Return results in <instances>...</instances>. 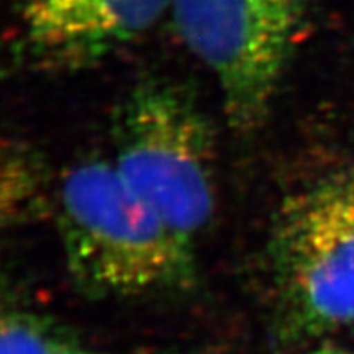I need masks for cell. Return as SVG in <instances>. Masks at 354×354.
I'll return each instance as SVG.
<instances>
[{"label": "cell", "instance_id": "cell-1", "mask_svg": "<svg viewBox=\"0 0 354 354\" xmlns=\"http://www.w3.org/2000/svg\"><path fill=\"white\" fill-rule=\"evenodd\" d=\"M55 201L66 266L91 297H133L194 282L196 250L136 196L112 159L69 167Z\"/></svg>", "mask_w": 354, "mask_h": 354}, {"label": "cell", "instance_id": "cell-2", "mask_svg": "<svg viewBox=\"0 0 354 354\" xmlns=\"http://www.w3.org/2000/svg\"><path fill=\"white\" fill-rule=\"evenodd\" d=\"M113 165L136 196L196 250L215 212V140L187 88L140 82L112 122Z\"/></svg>", "mask_w": 354, "mask_h": 354}, {"label": "cell", "instance_id": "cell-3", "mask_svg": "<svg viewBox=\"0 0 354 354\" xmlns=\"http://www.w3.org/2000/svg\"><path fill=\"white\" fill-rule=\"evenodd\" d=\"M268 254L282 342L354 322V171L292 194L276 215Z\"/></svg>", "mask_w": 354, "mask_h": 354}, {"label": "cell", "instance_id": "cell-4", "mask_svg": "<svg viewBox=\"0 0 354 354\" xmlns=\"http://www.w3.org/2000/svg\"><path fill=\"white\" fill-rule=\"evenodd\" d=\"M174 28L218 82L228 125L254 131L272 107L308 0H172Z\"/></svg>", "mask_w": 354, "mask_h": 354}, {"label": "cell", "instance_id": "cell-5", "mask_svg": "<svg viewBox=\"0 0 354 354\" xmlns=\"http://www.w3.org/2000/svg\"><path fill=\"white\" fill-rule=\"evenodd\" d=\"M172 0H17L19 41L38 66L76 69L148 32Z\"/></svg>", "mask_w": 354, "mask_h": 354}, {"label": "cell", "instance_id": "cell-6", "mask_svg": "<svg viewBox=\"0 0 354 354\" xmlns=\"http://www.w3.org/2000/svg\"><path fill=\"white\" fill-rule=\"evenodd\" d=\"M71 342L48 318L12 310L0 325V354H59Z\"/></svg>", "mask_w": 354, "mask_h": 354}, {"label": "cell", "instance_id": "cell-7", "mask_svg": "<svg viewBox=\"0 0 354 354\" xmlns=\"http://www.w3.org/2000/svg\"><path fill=\"white\" fill-rule=\"evenodd\" d=\"M43 172L38 158L26 153V149L12 148L10 156H6L3 166L2 210L3 216L12 220L32 214L33 205L43 192Z\"/></svg>", "mask_w": 354, "mask_h": 354}, {"label": "cell", "instance_id": "cell-8", "mask_svg": "<svg viewBox=\"0 0 354 354\" xmlns=\"http://www.w3.org/2000/svg\"><path fill=\"white\" fill-rule=\"evenodd\" d=\"M59 354H115V353H99V351H88V349H82L74 346L73 343L66 346ZM128 354H177V353H128Z\"/></svg>", "mask_w": 354, "mask_h": 354}, {"label": "cell", "instance_id": "cell-9", "mask_svg": "<svg viewBox=\"0 0 354 354\" xmlns=\"http://www.w3.org/2000/svg\"><path fill=\"white\" fill-rule=\"evenodd\" d=\"M308 354H354V353L346 351V349H342V348H335V346H322V348L313 349V351H310Z\"/></svg>", "mask_w": 354, "mask_h": 354}]
</instances>
